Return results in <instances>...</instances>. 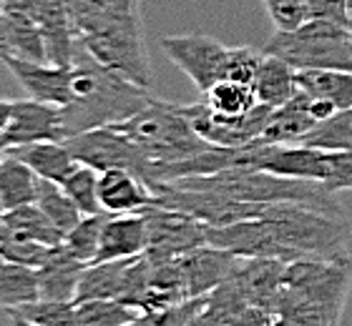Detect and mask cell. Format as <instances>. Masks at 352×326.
<instances>
[{"instance_id": "32", "label": "cell", "mask_w": 352, "mask_h": 326, "mask_svg": "<svg viewBox=\"0 0 352 326\" xmlns=\"http://www.w3.org/2000/svg\"><path fill=\"white\" fill-rule=\"evenodd\" d=\"M302 143L322 148V151H350L352 153V108L332 113L317 126Z\"/></svg>"}, {"instance_id": "11", "label": "cell", "mask_w": 352, "mask_h": 326, "mask_svg": "<svg viewBox=\"0 0 352 326\" xmlns=\"http://www.w3.org/2000/svg\"><path fill=\"white\" fill-rule=\"evenodd\" d=\"M148 224V246L146 254L151 259H176L184 256L191 248H199L206 244V229L199 218L182 213L164 206H148L144 209Z\"/></svg>"}, {"instance_id": "37", "label": "cell", "mask_w": 352, "mask_h": 326, "mask_svg": "<svg viewBox=\"0 0 352 326\" xmlns=\"http://www.w3.org/2000/svg\"><path fill=\"white\" fill-rule=\"evenodd\" d=\"M206 304V296H189L159 312H144L129 326H186Z\"/></svg>"}, {"instance_id": "48", "label": "cell", "mask_w": 352, "mask_h": 326, "mask_svg": "<svg viewBox=\"0 0 352 326\" xmlns=\"http://www.w3.org/2000/svg\"><path fill=\"white\" fill-rule=\"evenodd\" d=\"M8 319H10V326H38V324H33V321H28L25 316H21V314H15V312H8Z\"/></svg>"}, {"instance_id": "52", "label": "cell", "mask_w": 352, "mask_h": 326, "mask_svg": "<svg viewBox=\"0 0 352 326\" xmlns=\"http://www.w3.org/2000/svg\"><path fill=\"white\" fill-rule=\"evenodd\" d=\"M3 264H6V259H3V254H0V266H3Z\"/></svg>"}, {"instance_id": "5", "label": "cell", "mask_w": 352, "mask_h": 326, "mask_svg": "<svg viewBox=\"0 0 352 326\" xmlns=\"http://www.w3.org/2000/svg\"><path fill=\"white\" fill-rule=\"evenodd\" d=\"M113 128L131 138L151 163L189 159L212 145L194 130L186 106L166 103L162 98H154L146 108H141L131 118L113 124Z\"/></svg>"}, {"instance_id": "21", "label": "cell", "mask_w": 352, "mask_h": 326, "mask_svg": "<svg viewBox=\"0 0 352 326\" xmlns=\"http://www.w3.org/2000/svg\"><path fill=\"white\" fill-rule=\"evenodd\" d=\"M6 153L28 163L38 178H45V181L63 183L78 168V161L68 151L66 141H41V143L15 145V148H6Z\"/></svg>"}, {"instance_id": "44", "label": "cell", "mask_w": 352, "mask_h": 326, "mask_svg": "<svg viewBox=\"0 0 352 326\" xmlns=\"http://www.w3.org/2000/svg\"><path fill=\"white\" fill-rule=\"evenodd\" d=\"M186 326H229V324L221 319V316H217L214 312H209V309H206V304H204V309H201V312H199Z\"/></svg>"}, {"instance_id": "6", "label": "cell", "mask_w": 352, "mask_h": 326, "mask_svg": "<svg viewBox=\"0 0 352 326\" xmlns=\"http://www.w3.org/2000/svg\"><path fill=\"white\" fill-rule=\"evenodd\" d=\"M264 53L277 56L297 71H352V30L338 21L309 18L294 30H274Z\"/></svg>"}, {"instance_id": "15", "label": "cell", "mask_w": 352, "mask_h": 326, "mask_svg": "<svg viewBox=\"0 0 352 326\" xmlns=\"http://www.w3.org/2000/svg\"><path fill=\"white\" fill-rule=\"evenodd\" d=\"M206 244L217 248H224L234 256H272V259L282 261H297L292 251L282 246L277 236L272 233L264 218H247V221H236L229 226H209L206 229Z\"/></svg>"}, {"instance_id": "46", "label": "cell", "mask_w": 352, "mask_h": 326, "mask_svg": "<svg viewBox=\"0 0 352 326\" xmlns=\"http://www.w3.org/2000/svg\"><path fill=\"white\" fill-rule=\"evenodd\" d=\"M10 56V48H8V40H6V18H3V10H0V60Z\"/></svg>"}, {"instance_id": "3", "label": "cell", "mask_w": 352, "mask_h": 326, "mask_svg": "<svg viewBox=\"0 0 352 326\" xmlns=\"http://www.w3.org/2000/svg\"><path fill=\"white\" fill-rule=\"evenodd\" d=\"M184 189H201L214 194L229 196L236 201L250 203H302L309 209L324 211L330 216H342L338 196L324 183L307 181V178H292V176H277L257 168L232 166L212 176H191L171 181Z\"/></svg>"}, {"instance_id": "54", "label": "cell", "mask_w": 352, "mask_h": 326, "mask_svg": "<svg viewBox=\"0 0 352 326\" xmlns=\"http://www.w3.org/2000/svg\"><path fill=\"white\" fill-rule=\"evenodd\" d=\"M0 153H3V151H0Z\"/></svg>"}, {"instance_id": "24", "label": "cell", "mask_w": 352, "mask_h": 326, "mask_svg": "<svg viewBox=\"0 0 352 326\" xmlns=\"http://www.w3.org/2000/svg\"><path fill=\"white\" fill-rule=\"evenodd\" d=\"M297 91H300V86H297V68H292L277 56L264 53L262 68H259L257 80H254L257 101L270 106V108H279L289 98H294Z\"/></svg>"}, {"instance_id": "23", "label": "cell", "mask_w": 352, "mask_h": 326, "mask_svg": "<svg viewBox=\"0 0 352 326\" xmlns=\"http://www.w3.org/2000/svg\"><path fill=\"white\" fill-rule=\"evenodd\" d=\"M0 236H15V239H28L45 244V246H58L63 244V233L56 229L51 218L38 209V203H25L18 209L6 211Z\"/></svg>"}, {"instance_id": "29", "label": "cell", "mask_w": 352, "mask_h": 326, "mask_svg": "<svg viewBox=\"0 0 352 326\" xmlns=\"http://www.w3.org/2000/svg\"><path fill=\"white\" fill-rule=\"evenodd\" d=\"M38 299V276L36 268L18 266V264H3L0 266V306L10 312L18 306Z\"/></svg>"}, {"instance_id": "50", "label": "cell", "mask_w": 352, "mask_h": 326, "mask_svg": "<svg viewBox=\"0 0 352 326\" xmlns=\"http://www.w3.org/2000/svg\"><path fill=\"white\" fill-rule=\"evenodd\" d=\"M347 28L352 30V0H347Z\"/></svg>"}, {"instance_id": "34", "label": "cell", "mask_w": 352, "mask_h": 326, "mask_svg": "<svg viewBox=\"0 0 352 326\" xmlns=\"http://www.w3.org/2000/svg\"><path fill=\"white\" fill-rule=\"evenodd\" d=\"M98 171L86 163H78L74 174L68 176L66 181L60 183L63 191L71 196V201L81 209L83 216H91V213H103L101 201H98Z\"/></svg>"}, {"instance_id": "49", "label": "cell", "mask_w": 352, "mask_h": 326, "mask_svg": "<svg viewBox=\"0 0 352 326\" xmlns=\"http://www.w3.org/2000/svg\"><path fill=\"white\" fill-rule=\"evenodd\" d=\"M272 326H302V324H294V321L289 319H282V316H274V324Z\"/></svg>"}, {"instance_id": "25", "label": "cell", "mask_w": 352, "mask_h": 326, "mask_svg": "<svg viewBox=\"0 0 352 326\" xmlns=\"http://www.w3.org/2000/svg\"><path fill=\"white\" fill-rule=\"evenodd\" d=\"M3 18H6V40L10 56L48 63V48L36 15L21 13V10H3Z\"/></svg>"}, {"instance_id": "27", "label": "cell", "mask_w": 352, "mask_h": 326, "mask_svg": "<svg viewBox=\"0 0 352 326\" xmlns=\"http://www.w3.org/2000/svg\"><path fill=\"white\" fill-rule=\"evenodd\" d=\"M297 86L305 93L332 103L338 110L352 108V71H340V68L297 71Z\"/></svg>"}, {"instance_id": "14", "label": "cell", "mask_w": 352, "mask_h": 326, "mask_svg": "<svg viewBox=\"0 0 352 326\" xmlns=\"http://www.w3.org/2000/svg\"><path fill=\"white\" fill-rule=\"evenodd\" d=\"M0 63L13 73L28 98L53 103L60 108L74 101V65L36 63L18 56H6Z\"/></svg>"}, {"instance_id": "20", "label": "cell", "mask_w": 352, "mask_h": 326, "mask_svg": "<svg viewBox=\"0 0 352 326\" xmlns=\"http://www.w3.org/2000/svg\"><path fill=\"white\" fill-rule=\"evenodd\" d=\"M86 266V261H81L63 244H58L51 251V256L43 261V266L36 268L38 296L53 299V301H74Z\"/></svg>"}, {"instance_id": "41", "label": "cell", "mask_w": 352, "mask_h": 326, "mask_svg": "<svg viewBox=\"0 0 352 326\" xmlns=\"http://www.w3.org/2000/svg\"><path fill=\"white\" fill-rule=\"evenodd\" d=\"M330 153V171L324 186L338 194V191H352V153L350 151H327Z\"/></svg>"}, {"instance_id": "30", "label": "cell", "mask_w": 352, "mask_h": 326, "mask_svg": "<svg viewBox=\"0 0 352 326\" xmlns=\"http://www.w3.org/2000/svg\"><path fill=\"white\" fill-rule=\"evenodd\" d=\"M144 312L118 301V299H94L76 304V321L78 326H129Z\"/></svg>"}, {"instance_id": "53", "label": "cell", "mask_w": 352, "mask_h": 326, "mask_svg": "<svg viewBox=\"0 0 352 326\" xmlns=\"http://www.w3.org/2000/svg\"><path fill=\"white\" fill-rule=\"evenodd\" d=\"M0 156H3V153H0Z\"/></svg>"}, {"instance_id": "10", "label": "cell", "mask_w": 352, "mask_h": 326, "mask_svg": "<svg viewBox=\"0 0 352 326\" xmlns=\"http://www.w3.org/2000/svg\"><path fill=\"white\" fill-rule=\"evenodd\" d=\"M186 113H189L194 130L206 143L219 145V148H239V145H247L262 138L264 124H267L272 108L264 103H257L254 108L242 113V116H224L201 101L186 106Z\"/></svg>"}, {"instance_id": "26", "label": "cell", "mask_w": 352, "mask_h": 326, "mask_svg": "<svg viewBox=\"0 0 352 326\" xmlns=\"http://www.w3.org/2000/svg\"><path fill=\"white\" fill-rule=\"evenodd\" d=\"M36 171L28 163H23L21 159L3 151L0 156V203H3V209L10 211L25 206V203H36Z\"/></svg>"}, {"instance_id": "1", "label": "cell", "mask_w": 352, "mask_h": 326, "mask_svg": "<svg viewBox=\"0 0 352 326\" xmlns=\"http://www.w3.org/2000/svg\"><path fill=\"white\" fill-rule=\"evenodd\" d=\"M74 101L63 106L66 138L83 130L121 124L141 108H146L156 95L148 88L133 86L118 73L101 65L78 40L74 53Z\"/></svg>"}, {"instance_id": "16", "label": "cell", "mask_w": 352, "mask_h": 326, "mask_svg": "<svg viewBox=\"0 0 352 326\" xmlns=\"http://www.w3.org/2000/svg\"><path fill=\"white\" fill-rule=\"evenodd\" d=\"M234 276L242 286L250 306H259L264 312H277L279 296L285 291L287 261L272 256H239Z\"/></svg>"}, {"instance_id": "31", "label": "cell", "mask_w": 352, "mask_h": 326, "mask_svg": "<svg viewBox=\"0 0 352 326\" xmlns=\"http://www.w3.org/2000/svg\"><path fill=\"white\" fill-rule=\"evenodd\" d=\"M204 103L212 110H217V113H224V116H242V113L254 108L259 101L252 86L224 78L206 91Z\"/></svg>"}, {"instance_id": "40", "label": "cell", "mask_w": 352, "mask_h": 326, "mask_svg": "<svg viewBox=\"0 0 352 326\" xmlns=\"http://www.w3.org/2000/svg\"><path fill=\"white\" fill-rule=\"evenodd\" d=\"M262 60H264V51H257L252 45L232 48L227 63V78L239 80V83H247V86L254 88V80H257V73L262 68Z\"/></svg>"}, {"instance_id": "13", "label": "cell", "mask_w": 352, "mask_h": 326, "mask_svg": "<svg viewBox=\"0 0 352 326\" xmlns=\"http://www.w3.org/2000/svg\"><path fill=\"white\" fill-rule=\"evenodd\" d=\"M41 141H66L60 106L36 101L28 95L13 101L10 124L0 136V151L15 148V145L41 143Z\"/></svg>"}, {"instance_id": "42", "label": "cell", "mask_w": 352, "mask_h": 326, "mask_svg": "<svg viewBox=\"0 0 352 326\" xmlns=\"http://www.w3.org/2000/svg\"><path fill=\"white\" fill-rule=\"evenodd\" d=\"M312 18H327L347 25V0H307Z\"/></svg>"}, {"instance_id": "36", "label": "cell", "mask_w": 352, "mask_h": 326, "mask_svg": "<svg viewBox=\"0 0 352 326\" xmlns=\"http://www.w3.org/2000/svg\"><path fill=\"white\" fill-rule=\"evenodd\" d=\"M66 8L76 28V36L96 30L98 25L109 21L116 10H121L116 0H66Z\"/></svg>"}, {"instance_id": "17", "label": "cell", "mask_w": 352, "mask_h": 326, "mask_svg": "<svg viewBox=\"0 0 352 326\" xmlns=\"http://www.w3.org/2000/svg\"><path fill=\"white\" fill-rule=\"evenodd\" d=\"M236 261H239V256L212 246V244L191 248L184 256H179L189 296H206L209 291L227 281L229 276L234 274Z\"/></svg>"}, {"instance_id": "8", "label": "cell", "mask_w": 352, "mask_h": 326, "mask_svg": "<svg viewBox=\"0 0 352 326\" xmlns=\"http://www.w3.org/2000/svg\"><path fill=\"white\" fill-rule=\"evenodd\" d=\"M66 145L78 163L96 168L98 174L121 168V171H131V174L141 176L146 183L151 178V161L144 156V151L131 138H126L113 126L83 130L78 136L66 138Z\"/></svg>"}, {"instance_id": "7", "label": "cell", "mask_w": 352, "mask_h": 326, "mask_svg": "<svg viewBox=\"0 0 352 326\" xmlns=\"http://www.w3.org/2000/svg\"><path fill=\"white\" fill-rule=\"evenodd\" d=\"M78 40L101 65L118 73L133 86L151 91L154 71H151V60H148L146 43H144L141 13L116 10L103 25L78 36Z\"/></svg>"}, {"instance_id": "19", "label": "cell", "mask_w": 352, "mask_h": 326, "mask_svg": "<svg viewBox=\"0 0 352 326\" xmlns=\"http://www.w3.org/2000/svg\"><path fill=\"white\" fill-rule=\"evenodd\" d=\"M98 201L106 213H136L154 203V191L131 171H103L98 176Z\"/></svg>"}, {"instance_id": "35", "label": "cell", "mask_w": 352, "mask_h": 326, "mask_svg": "<svg viewBox=\"0 0 352 326\" xmlns=\"http://www.w3.org/2000/svg\"><path fill=\"white\" fill-rule=\"evenodd\" d=\"M38 326H78L76 321V301H53V299H33L28 304L10 309Z\"/></svg>"}, {"instance_id": "45", "label": "cell", "mask_w": 352, "mask_h": 326, "mask_svg": "<svg viewBox=\"0 0 352 326\" xmlns=\"http://www.w3.org/2000/svg\"><path fill=\"white\" fill-rule=\"evenodd\" d=\"M10 113H13V101L10 98H0V136H3V130L10 124Z\"/></svg>"}, {"instance_id": "47", "label": "cell", "mask_w": 352, "mask_h": 326, "mask_svg": "<svg viewBox=\"0 0 352 326\" xmlns=\"http://www.w3.org/2000/svg\"><path fill=\"white\" fill-rule=\"evenodd\" d=\"M116 3L126 13H141V0H116Z\"/></svg>"}, {"instance_id": "22", "label": "cell", "mask_w": 352, "mask_h": 326, "mask_svg": "<svg viewBox=\"0 0 352 326\" xmlns=\"http://www.w3.org/2000/svg\"><path fill=\"white\" fill-rule=\"evenodd\" d=\"M131 259L94 261V264H88L81 281H78V291H76V299H74L76 304L94 301V299H121L126 271H129Z\"/></svg>"}, {"instance_id": "9", "label": "cell", "mask_w": 352, "mask_h": 326, "mask_svg": "<svg viewBox=\"0 0 352 326\" xmlns=\"http://www.w3.org/2000/svg\"><path fill=\"white\" fill-rule=\"evenodd\" d=\"M166 58L186 73V78L206 93L214 83L227 78L229 51L217 38L204 33H182V36H166L159 40Z\"/></svg>"}, {"instance_id": "43", "label": "cell", "mask_w": 352, "mask_h": 326, "mask_svg": "<svg viewBox=\"0 0 352 326\" xmlns=\"http://www.w3.org/2000/svg\"><path fill=\"white\" fill-rule=\"evenodd\" d=\"M272 324H274V314L272 312H264L259 306H247L229 326H272Z\"/></svg>"}, {"instance_id": "33", "label": "cell", "mask_w": 352, "mask_h": 326, "mask_svg": "<svg viewBox=\"0 0 352 326\" xmlns=\"http://www.w3.org/2000/svg\"><path fill=\"white\" fill-rule=\"evenodd\" d=\"M103 221H106V211H103V213L83 216L81 221L63 236V246L74 256L86 261V264H94L96 254H98V244H101Z\"/></svg>"}, {"instance_id": "12", "label": "cell", "mask_w": 352, "mask_h": 326, "mask_svg": "<svg viewBox=\"0 0 352 326\" xmlns=\"http://www.w3.org/2000/svg\"><path fill=\"white\" fill-rule=\"evenodd\" d=\"M332 113H338L332 103L297 91L294 98H289L285 106L272 108L262 130V141L264 143H302Z\"/></svg>"}, {"instance_id": "2", "label": "cell", "mask_w": 352, "mask_h": 326, "mask_svg": "<svg viewBox=\"0 0 352 326\" xmlns=\"http://www.w3.org/2000/svg\"><path fill=\"white\" fill-rule=\"evenodd\" d=\"M352 286V261L305 259L287 264L274 316L302 326H340Z\"/></svg>"}, {"instance_id": "18", "label": "cell", "mask_w": 352, "mask_h": 326, "mask_svg": "<svg viewBox=\"0 0 352 326\" xmlns=\"http://www.w3.org/2000/svg\"><path fill=\"white\" fill-rule=\"evenodd\" d=\"M148 246V224L146 213H106L101 231V244L96 261L131 259L146 254Z\"/></svg>"}, {"instance_id": "51", "label": "cell", "mask_w": 352, "mask_h": 326, "mask_svg": "<svg viewBox=\"0 0 352 326\" xmlns=\"http://www.w3.org/2000/svg\"><path fill=\"white\" fill-rule=\"evenodd\" d=\"M3 216H6V209H3V203H0V229H3Z\"/></svg>"}, {"instance_id": "28", "label": "cell", "mask_w": 352, "mask_h": 326, "mask_svg": "<svg viewBox=\"0 0 352 326\" xmlns=\"http://www.w3.org/2000/svg\"><path fill=\"white\" fill-rule=\"evenodd\" d=\"M36 203H38V209L43 211L45 216L56 224V229H58L63 236H66V233L83 218L81 209L71 201V196H68L66 191H63V186L56 181L38 178Z\"/></svg>"}, {"instance_id": "38", "label": "cell", "mask_w": 352, "mask_h": 326, "mask_svg": "<svg viewBox=\"0 0 352 326\" xmlns=\"http://www.w3.org/2000/svg\"><path fill=\"white\" fill-rule=\"evenodd\" d=\"M56 246H45L38 241L15 239V236H0V254L8 264H18V266L38 268L43 266V261L51 256Z\"/></svg>"}, {"instance_id": "39", "label": "cell", "mask_w": 352, "mask_h": 326, "mask_svg": "<svg viewBox=\"0 0 352 326\" xmlns=\"http://www.w3.org/2000/svg\"><path fill=\"white\" fill-rule=\"evenodd\" d=\"M274 30H294L312 18L307 0H262Z\"/></svg>"}, {"instance_id": "4", "label": "cell", "mask_w": 352, "mask_h": 326, "mask_svg": "<svg viewBox=\"0 0 352 326\" xmlns=\"http://www.w3.org/2000/svg\"><path fill=\"white\" fill-rule=\"evenodd\" d=\"M262 218L294 259L350 261V226L342 216H330L302 203H267Z\"/></svg>"}]
</instances>
